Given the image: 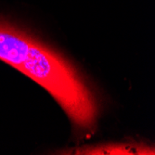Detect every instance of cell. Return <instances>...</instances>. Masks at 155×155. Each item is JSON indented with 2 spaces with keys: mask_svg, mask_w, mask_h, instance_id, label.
<instances>
[{
  "mask_svg": "<svg viewBox=\"0 0 155 155\" xmlns=\"http://www.w3.org/2000/svg\"><path fill=\"white\" fill-rule=\"evenodd\" d=\"M0 61L45 88L82 137L92 136L100 101L87 80L66 58L0 12Z\"/></svg>",
  "mask_w": 155,
  "mask_h": 155,
  "instance_id": "cell-1",
  "label": "cell"
},
{
  "mask_svg": "<svg viewBox=\"0 0 155 155\" xmlns=\"http://www.w3.org/2000/svg\"><path fill=\"white\" fill-rule=\"evenodd\" d=\"M74 154H154V150L145 148L143 145L128 143H112L98 145L96 147H87L74 150Z\"/></svg>",
  "mask_w": 155,
  "mask_h": 155,
  "instance_id": "cell-2",
  "label": "cell"
}]
</instances>
